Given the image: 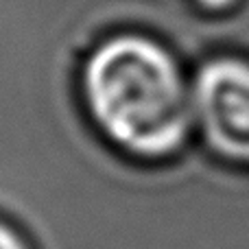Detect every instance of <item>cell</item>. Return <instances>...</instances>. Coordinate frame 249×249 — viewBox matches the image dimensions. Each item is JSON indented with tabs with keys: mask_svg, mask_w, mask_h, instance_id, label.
<instances>
[{
	"mask_svg": "<svg viewBox=\"0 0 249 249\" xmlns=\"http://www.w3.org/2000/svg\"><path fill=\"white\" fill-rule=\"evenodd\" d=\"M190 2L201 7L203 11L216 13V11H228V9H232L234 4H238L241 0H190Z\"/></svg>",
	"mask_w": 249,
	"mask_h": 249,
	"instance_id": "obj_4",
	"label": "cell"
},
{
	"mask_svg": "<svg viewBox=\"0 0 249 249\" xmlns=\"http://www.w3.org/2000/svg\"><path fill=\"white\" fill-rule=\"evenodd\" d=\"M90 123L109 149L131 162H164L195 129L193 83L158 37L121 31L90 48L79 70Z\"/></svg>",
	"mask_w": 249,
	"mask_h": 249,
	"instance_id": "obj_1",
	"label": "cell"
},
{
	"mask_svg": "<svg viewBox=\"0 0 249 249\" xmlns=\"http://www.w3.org/2000/svg\"><path fill=\"white\" fill-rule=\"evenodd\" d=\"M0 249H35V245L16 223L0 216Z\"/></svg>",
	"mask_w": 249,
	"mask_h": 249,
	"instance_id": "obj_3",
	"label": "cell"
},
{
	"mask_svg": "<svg viewBox=\"0 0 249 249\" xmlns=\"http://www.w3.org/2000/svg\"><path fill=\"white\" fill-rule=\"evenodd\" d=\"M195 127L212 153L249 164V59L208 57L193 77Z\"/></svg>",
	"mask_w": 249,
	"mask_h": 249,
	"instance_id": "obj_2",
	"label": "cell"
}]
</instances>
